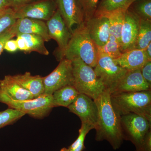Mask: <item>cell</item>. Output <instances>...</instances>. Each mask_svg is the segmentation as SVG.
I'll list each match as a JSON object with an SVG mask.
<instances>
[{
  "label": "cell",
  "mask_w": 151,
  "mask_h": 151,
  "mask_svg": "<svg viewBox=\"0 0 151 151\" xmlns=\"http://www.w3.org/2000/svg\"><path fill=\"white\" fill-rule=\"evenodd\" d=\"M17 38L16 40L17 45L19 50L24 51L25 53H28V48L25 41L20 36H17Z\"/></svg>",
  "instance_id": "cell-36"
},
{
  "label": "cell",
  "mask_w": 151,
  "mask_h": 151,
  "mask_svg": "<svg viewBox=\"0 0 151 151\" xmlns=\"http://www.w3.org/2000/svg\"><path fill=\"white\" fill-rule=\"evenodd\" d=\"M95 129L92 124L87 123H81V128L78 131L79 134L76 139L68 148L71 151H83L85 149L84 142L86 135L91 130Z\"/></svg>",
  "instance_id": "cell-27"
},
{
  "label": "cell",
  "mask_w": 151,
  "mask_h": 151,
  "mask_svg": "<svg viewBox=\"0 0 151 151\" xmlns=\"http://www.w3.org/2000/svg\"><path fill=\"white\" fill-rule=\"evenodd\" d=\"M121 124L124 140L130 141L136 151H140L143 139L151 130V122L143 116L131 113L121 116Z\"/></svg>",
  "instance_id": "cell-6"
},
{
  "label": "cell",
  "mask_w": 151,
  "mask_h": 151,
  "mask_svg": "<svg viewBox=\"0 0 151 151\" xmlns=\"http://www.w3.org/2000/svg\"><path fill=\"white\" fill-rule=\"evenodd\" d=\"M145 50L149 59L151 60V42L150 43L147 47L145 49Z\"/></svg>",
  "instance_id": "cell-38"
},
{
  "label": "cell",
  "mask_w": 151,
  "mask_h": 151,
  "mask_svg": "<svg viewBox=\"0 0 151 151\" xmlns=\"http://www.w3.org/2000/svg\"><path fill=\"white\" fill-rule=\"evenodd\" d=\"M44 94L52 95L55 91L64 86L73 85L72 61L63 58L51 73L43 77Z\"/></svg>",
  "instance_id": "cell-8"
},
{
  "label": "cell",
  "mask_w": 151,
  "mask_h": 151,
  "mask_svg": "<svg viewBox=\"0 0 151 151\" xmlns=\"http://www.w3.org/2000/svg\"><path fill=\"white\" fill-rule=\"evenodd\" d=\"M128 9L140 19L151 21V0H136Z\"/></svg>",
  "instance_id": "cell-26"
},
{
  "label": "cell",
  "mask_w": 151,
  "mask_h": 151,
  "mask_svg": "<svg viewBox=\"0 0 151 151\" xmlns=\"http://www.w3.org/2000/svg\"><path fill=\"white\" fill-rule=\"evenodd\" d=\"M94 69L105 90H108L110 94L128 72L116 64L113 58L107 56L99 57Z\"/></svg>",
  "instance_id": "cell-7"
},
{
  "label": "cell",
  "mask_w": 151,
  "mask_h": 151,
  "mask_svg": "<svg viewBox=\"0 0 151 151\" xmlns=\"http://www.w3.org/2000/svg\"><path fill=\"white\" fill-rule=\"evenodd\" d=\"M16 20L13 9L11 8L0 11V34L12 26Z\"/></svg>",
  "instance_id": "cell-29"
},
{
  "label": "cell",
  "mask_w": 151,
  "mask_h": 151,
  "mask_svg": "<svg viewBox=\"0 0 151 151\" xmlns=\"http://www.w3.org/2000/svg\"><path fill=\"white\" fill-rule=\"evenodd\" d=\"M151 86L143 78L140 69L128 71L111 94L151 90Z\"/></svg>",
  "instance_id": "cell-15"
},
{
  "label": "cell",
  "mask_w": 151,
  "mask_h": 151,
  "mask_svg": "<svg viewBox=\"0 0 151 151\" xmlns=\"http://www.w3.org/2000/svg\"><path fill=\"white\" fill-rule=\"evenodd\" d=\"M111 100L119 116L136 114L151 123V90L111 94Z\"/></svg>",
  "instance_id": "cell-2"
},
{
  "label": "cell",
  "mask_w": 151,
  "mask_h": 151,
  "mask_svg": "<svg viewBox=\"0 0 151 151\" xmlns=\"http://www.w3.org/2000/svg\"><path fill=\"white\" fill-rule=\"evenodd\" d=\"M0 103L6 104L9 108L18 110L37 119L46 117L54 108L52 95L45 94L36 98L18 101L13 100L0 92Z\"/></svg>",
  "instance_id": "cell-5"
},
{
  "label": "cell",
  "mask_w": 151,
  "mask_h": 151,
  "mask_svg": "<svg viewBox=\"0 0 151 151\" xmlns=\"http://www.w3.org/2000/svg\"><path fill=\"white\" fill-rule=\"evenodd\" d=\"M4 50L9 52H14L18 50L16 40H9L5 44L4 48Z\"/></svg>",
  "instance_id": "cell-35"
},
{
  "label": "cell",
  "mask_w": 151,
  "mask_h": 151,
  "mask_svg": "<svg viewBox=\"0 0 151 151\" xmlns=\"http://www.w3.org/2000/svg\"><path fill=\"white\" fill-rule=\"evenodd\" d=\"M57 9L69 31L84 24V14L78 0H55Z\"/></svg>",
  "instance_id": "cell-12"
},
{
  "label": "cell",
  "mask_w": 151,
  "mask_h": 151,
  "mask_svg": "<svg viewBox=\"0 0 151 151\" xmlns=\"http://www.w3.org/2000/svg\"><path fill=\"white\" fill-rule=\"evenodd\" d=\"M72 61L73 86L80 94L95 100L105 90L103 83L96 75L94 68L79 58Z\"/></svg>",
  "instance_id": "cell-4"
},
{
  "label": "cell",
  "mask_w": 151,
  "mask_h": 151,
  "mask_svg": "<svg viewBox=\"0 0 151 151\" xmlns=\"http://www.w3.org/2000/svg\"><path fill=\"white\" fill-rule=\"evenodd\" d=\"M13 78L24 88L36 98L44 94L43 77L33 76L29 72L12 76Z\"/></svg>",
  "instance_id": "cell-19"
},
{
  "label": "cell",
  "mask_w": 151,
  "mask_h": 151,
  "mask_svg": "<svg viewBox=\"0 0 151 151\" xmlns=\"http://www.w3.org/2000/svg\"><path fill=\"white\" fill-rule=\"evenodd\" d=\"M9 7L14 9L38 0H6Z\"/></svg>",
  "instance_id": "cell-33"
},
{
  "label": "cell",
  "mask_w": 151,
  "mask_h": 151,
  "mask_svg": "<svg viewBox=\"0 0 151 151\" xmlns=\"http://www.w3.org/2000/svg\"><path fill=\"white\" fill-rule=\"evenodd\" d=\"M8 7L6 0H0V11Z\"/></svg>",
  "instance_id": "cell-37"
},
{
  "label": "cell",
  "mask_w": 151,
  "mask_h": 151,
  "mask_svg": "<svg viewBox=\"0 0 151 151\" xmlns=\"http://www.w3.org/2000/svg\"><path fill=\"white\" fill-rule=\"evenodd\" d=\"M13 9L16 19L29 18L47 21L55 12L57 7L55 0H38Z\"/></svg>",
  "instance_id": "cell-10"
},
{
  "label": "cell",
  "mask_w": 151,
  "mask_h": 151,
  "mask_svg": "<svg viewBox=\"0 0 151 151\" xmlns=\"http://www.w3.org/2000/svg\"><path fill=\"white\" fill-rule=\"evenodd\" d=\"M67 108L70 112L79 117L81 123H89L95 128L98 121V111L97 104L92 98L79 93L75 101Z\"/></svg>",
  "instance_id": "cell-11"
},
{
  "label": "cell",
  "mask_w": 151,
  "mask_h": 151,
  "mask_svg": "<svg viewBox=\"0 0 151 151\" xmlns=\"http://www.w3.org/2000/svg\"><path fill=\"white\" fill-rule=\"evenodd\" d=\"M98 56H107L113 59L119 58L122 54L121 46L117 39L110 35L108 41L103 46L97 47Z\"/></svg>",
  "instance_id": "cell-23"
},
{
  "label": "cell",
  "mask_w": 151,
  "mask_h": 151,
  "mask_svg": "<svg viewBox=\"0 0 151 151\" xmlns=\"http://www.w3.org/2000/svg\"><path fill=\"white\" fill-rule=\"evenodd\" d=\"M140 70L143 78L151 86V60L148 61Z\"/></svg>",
  "instance_id": "cell-32"
},
{
  "label": "cell",
  "mask_w": 151,
  "mask_h": 151,
  "mask_svg": "<svg viewBox=\"0 0 151 151\" xmlns=\"http://www.w3.org/2000/svg\"><path fill=\"white\" fill-rule=\"evenodd\" d=\"M60 151H70L68 148H63L61 149Z\"/></svg>",
  "instance_id": "cell-39"
},
{
  "label": "cell",
  "mask_w": 151,
  "mask_h": 151,
  "mask_svg": "<svg viewBox=\"0 0 151 151\" xmlns=\"http://www.w3.org/2000/svg\"><path fill=\"white\" fill-rule=\"evenodd\" d=\"M140 23L139 18L128 9L121 32L120 46L122 53L135 49Z\"/></svg>",
  "instance_id": "cell-13"
},
{
  "label": "cell",
  "mask_w": 151,
  "mask_h": 151,
  "mask_svg": "<svg viewBox=\"0 0 151 151\" xmlns=\"http://www.w3.org/2000/svg\"><path fill=\"white\" fill-rule=\"evenodd\" d=\"M46 24L49 36L50 39L54 40L58 45L55 55L60 61L63 59V52L67 47L72 33L67 27L58 9Z\"/></svg>",
  "instance_id": "cell-9"
},
{
  "label": "cell",
  "mask_w": 151,
  "mask_h": 151,
  "mask_svg": "<svg viewBox=\"0 0 151 151\" xmlns=\"http://www.w3.org/2000/svg\"><path fill=\"white\" fill-rule=\"evenodd\" d=\"M125 12H119L108 15L110 35L116 38L120 45L121 32L124 24Z\"/></svg>",
  "instance_id": "cell-25"
},
{
  "label": "cell",
  "mask_w": 151,
  "mask_h": 151,
  "mask_svg": "<svg viewBox=\"0 0 151 151\" xmlns=\"http://www.w3.org/2000/svg\"><path fill=\"white\" fill-rule=\"evenodd\" d=\"M13 26L16 36L18 35L28 34L40 36L45 42L50 40L46 23L43 21L29 18L17 19Z\"/></svg>",
  "instance_id": "cell-16"
},
{
  "label": "cell",
  "mask_w": 151,
  "mask_h": 151,
  "mask_svg": "<svg viewBox=\"0 0 151 151\" xmlns=\"http://www.w3.org/2000/svg\"><path fill=\"white\" fill-rule=\"evenodd\" d=\"M114 62L127 71L139 70L150 60L145 49H134L122 53Z\"/></svg>",
  "instance_id": "cell-17"
},
{
  "label": "cell",
  "mask_w": 151,
  "mask_h": 151,
  "mask_svg": "<svg viewBox=\"0 0 151 151\" xmlns=\"http://www.w3.org/2000/svg\"><path fill=\"white\" fill-rule=\"evenodd\" d=\"M140 151H151V130L146 134L143 139Z\"/></svg>",
  "instance_id": "cell-34"
},
{
  "label": "cell",
  "mask_w": 151,
  "mask_h": 151,
  "mask_svg": "<svg viewBox=\"0 0 151 151\" xmlns=\"http://www.w3.org/2000/svg\"></svg>",
  "instance_id": "cell-40"
},
{
  "label": "cell",
  "mask_w": 151,
  "mask_h": 151,
  "mask_svg": "<svg viewBox=\"0 0 151 151\" xmlns=\"http://www.w3.org/2000/svg\"><path fill=\"white\" fill-rule=\"evenodd\" d=\"M0 92L15 100L22 101L34 98L32 94L20 85L11 75L5 76L0 80Z\"/></svg>",
  "instance_id": "cell-18"
},
{
  "label": "cell",
  "mask_w": 151,
  "mask_h": 151,
  "mask_svg": "<svg viewBox=\"0 0 151 151\" xmlns=\"http://www.w3.org/2000/svg\"><path fill=\"white\" fill-rule=\"evenodd\" d=\"M14 37H16V34L13 25L0 34V55L4 50V46L6 41Z\"/></svg>",
  "instance_id": "cell-31"
},
{
  "label": "cell",
  "mask_w": 151,
  "mask_h": 151,
  "mask_svg": "<svg viewBox=\"0 0 151 151\" xmlns=\"http://www.w3.org/2000/svg\"><path fill=\"white\" fill-rule=\"evenodd\" d=\"M98 111V121L95 127V139L97 142L107 141L114 150L121 147L124 139L121 124V116L112 106L111 94L105 90L94 100Z\"/></svg>",
  "instance_id": "cell-1"
},
{
  "label": "cell",
  "mask_w": 151,
  "mask_h": 151,
  "mask_svg": "<svg viewBox=\"0 0 151 151\" xmlns=\"http://www.w3.org/2000/svg\"><path fill=\"white\" fill-rule=\"evenodd\" d=\"M72 60L79 58L86 64L94 68L99 56L97 46L90 37L84 24L73 29L63 58Z\"/></svg>",
  "instance_id": "cell-3"
},
{
  "label": "cell",
  "mask_w": 151,
  "mask_h": 151,
  "mask_svg": "<svg viewBox=\"0 0 151 151\" xmlns=\"http://www.w3.org/2000/svg\"><path fill=\"white\" fill-rule=\"evenodd\" d=\"M79 93L73 85L64 86L56 90L52 94L54 108H68L74 102Z\"/></svg>",
  "instance_id": "cell-21"
},
{
  "label": "cell",
  "mask_w": 151,
  "mask_h": 151,
  "mask_svg": "<svg viewBox=\"0 0 151 151\" xmlns=\"http://www.w3.org/2000/svg\"><path fill=\"white\" fill-rule=\"evenodd\" d=\"M25 115L23 112L10 108L0 111V129L13 124Z\"/></svg>",
  "instance_id": "cell-28"
},
{
  "label": "cell",
  "mask_w": 151,
  "mask_h": 151,
  "mask_svg": "<svg viewBox=\"0 0 151 151\" xmlns=\"http://www.w3.org/2000/svg\"><path fill=\"white\" fill-rule=\"evenodd\" d=\"M151 42V21L140 19L135 48L145 49Z\"/></svg>",
  "instance_id": "cell-24"
},
{
  "label": "cell",
  "mask_w": 151,
  "mask_h": 151,
  "mask_svg": "<svg viewBox=\"0 0 151 151\" xmlns=\"http://www.w3.org/2000/svg\"><path fill=\"white\" fill-rule=\"evenodd\" d=\"M17 36H20L25 41L28 48V53L36 52L43 55H47L49 54V52L45 45V41L40 36L28 34L18 35Z\"/></svg>",
  "instance_id": "cell-22"
},
{
  "label": "cell",
  "mask_w": 151,
  "mask_h": 151,
  "mask_svg": "<svg viewBox=\"0 0 151 151\" xmlns=\"http://www.w3.org/2000/svg\"><path fill=\"white\" fill-rule=\"evenodd\" d=\"M84 25L96 46H103L108 41L110 34L108 17L94 16L84 22Z\"/></svg>",
  "instance_id": "cell-14"
},
{
  "label": "cell",
  "mask_w": 151,
  "mask_h": 151,
  "mask_svg": "<svg viewBox=\"0 0 151 151\" xmlns=\"http://www.w3.org/2000/svg\"><path fill=\"white\" fill-rule=\"evenodd\" d=\"M83 9L84 22L94 16L98 5L99 0H78Z\"/></svg>",
  "instance_id": "cell-30"
},
{
  "label": "cell",
  "mask_w": 151,
  "mask_h": 151,
  "mask_svg": "<svg viewBox=\"0 0 151 151\" xmlns=\"http://www.w3.org/2000/svg\"><path fill=\"white\" fill-rule=\"evenodd\" d=\"M136 0H101L98 4L95 16H108L114 13L125 12Z\"/></svg>",
  "instance_id": "cell-20"
}]
</instances>
